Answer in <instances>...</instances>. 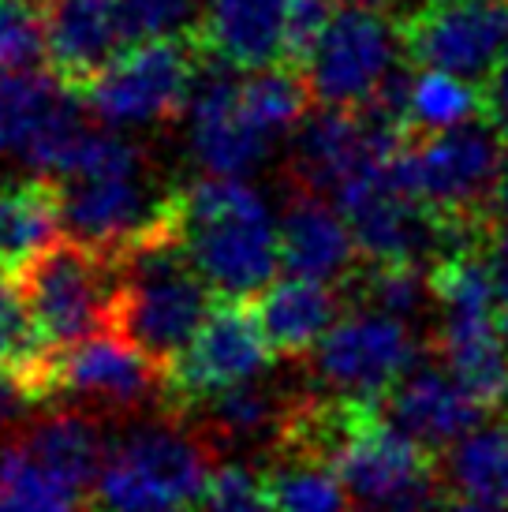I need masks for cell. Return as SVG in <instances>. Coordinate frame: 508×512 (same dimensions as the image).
Instances as JSON below:
<instances>
[{
	"label": "cell",
	"mask_w": 508,
	"mask_h": 512,
	"mask_svg": "<svg viewBox=\"0 0 508 512\" xmlns=\"http://www.w3.org/2000/svg\"><path fill=\"white\" fill-rule=\"evenodd\" d=\"M165 370L154 367L120 333H101L53 359V397H75L101 408H139L165 397Z\"/></svg>",
	"instance_id": "obj_14"
},
{
	"label": "cell",
	"mask_w": 508,
	"mask_h": 512,
	"mask_svg": "<svg viewBox=\"0 0 508 512\" xmlns=\"http://www.w3.org/2000/svg\"><path fill=\"white\" fill-rule=\"evenodd\" d=\"M8 281L45 352H68L101 337L116 322V262L68 236Z\"/></svg>",
	"instance_id": "obj_4"
},
{
	"label": "cell",
	"mask_w": 508,
	"mask_h": 512,
	"mask_svg": "<svg viewBox=\"0 0 508 512\" xmlns=\"http://www.w3.org/2000/svg\"><path fill=\"white\" fill-rule=\"evenodd\" d=\"M449 512H505V509H494V505H475V501H452Z\"/></svg>",
	"instance_id": "obj_39"
},
{
	"label": "cell",
	"mask_w": 508,
	"mask_h": 512,
	"mask_svg": "<svg viewBox=\"0 0 508 512\" xmlns=\"http://www.w3.org/2000/svg\"><path fill=\"white\" fill-rule=\"evenodd\" d=\"M381 412L385 423H393L400 434L438 453L452 441H464L471 430H479L486 408L445 367H415L381 400Z\"/></svg>",
	"instance_id": "obj_16"
},
{
	"label": "cell",
	"mask_w": 508,
	"mask_h": 512,
	"mask_svg": "<svg viewBox=\"0 0 508 512\" xmlns=\"http://www.w3.org/2000/svg\"><path fill=\"white\" fill-rule=\"evenodd\" d=\"M83 498V490L45 468L23 438L0 441V512H83Z\"/></svg>",
	"instance_id": "obj_25"
},
{
	"label": "cell",
	"mask_w": 508,
	"mask_h": 512,
	"mask_svg": "<svg viewBox=\"0 0 508 512\" xmlns=\"http://www.w3.org/2000/svg\"><path fill=\"white\" fill-rule=\"evenodd\" d=\"M187 150L213 180H243L269 154V139L243 113L236 72L210 57L187 105Z\"/></svg>",
	"instance_id": "obj_13"
},
{
	"label": "cell",
	"mask_w": 508,
	"mask_h": 512,
	"mask_svg": "<svg viewBox=\"0 0 508 512\" xmlns=\"http://www.w3.org/2000/svg\"><path fill=\"white\" fill-rule=\"evenodd\" d=\"M497 326H501V337L508 341V299H501V311H497Z\"/></svg>",
	"instance_id": "obj_41"
},
{
	"label": "cell",
	"mask_w": 508,
	"mask_h": 512,
	"mask_svg": "<svg viewBox=\"0 0 508 512\" xmlns=\"http://www.w3.org/2000/svg\"><path fill=\"white\" fill-rule=\"evenodd\" d=\"M288 408H292V400H284L281 389L247 382L195 404L191 412L180 415V423L202 427L206 441H213V445H236V441L262 438L277 445V434H281L284 419H288Z\"/></svg>",
	"instance_id": "obj_22"
},
{
	"label": "cell",
	"mask_w": 508,
	"mask_h": 512,
	"mask_svg": "<svg viewBox=\"0 0 508 512\" xmlns=\"http://www.w3.org/2000/svg\"><path fill=\"white\" fill-rule=\"evenodd\" d=\"M83 105V94L53 72H0V161L57 180L90 135Z\"/></svg>",
	"instance_id": "obj_8"
},
{
	"label": "cell",
	"mask_w": 508,
	"mask_h": 512,
	"mask_svg": "<svg viewBox=\"0 0 508 512\" xmlns=\"http://www.w3.org/2000/svg\"><path fill=\"white\" fill-rule=\"evenodd\" d=\"M400 34L415 68L482 86L508 57V0H426L400 15Z\"/></svg>",
	"instance_id": "obj_10"
},
{
	"label": "cell",
	"mask_w": 508,
	"mask_h": 512,
	"mask_svg": "<svg viewBox=\"0 0 508 512\" xmlns=\"http://www.w3.org/2000/svg\"><path fill=\"white\" fill-rule=\"evenodd\" d=\"M340 288L352 292L355 311H378L400 322L423 314L426 303L434 299L430 270H419V266H367V270H355Z\"/></svg>",
	"instance_id": "obj_28"
},
{
	"label": "cell",
	"mask_w": 508,
	"mask_h": 512,
	"mask_svg": "<svg viewBox=\"0 0 508 512\" xmlns=\"http://www.w3.org/2000/svg\"><path fill=\"white\" fill-rule=\"evenodd\" d=\"M15 400H19V389H15V382L8 378V370L0 367V419L12 412Z\"/></svg>",
	"instance_id": "obj_37"
},
{
	"label": "cell",
	"mask_w": 508,
	"mask_h": 512,
	"mask_svg": "<svg viewBox=\"0 0 508 512\" xmlns=\"http://www.w3.org/2000/svg\"><path fill=\"white\" fill-rule=\"evenodd\" d=\"M206 53L191 38L139 42L83 90L86 109L98 116L105 131L150 128L165 124L191 105Z\"/></svg>",
	"instance_id": "obj_6"
},
{
	"label": "cell",
	"mask_w": 508,
	"mask_h": 512,
	"mask_svg": "<svg viewBox=\"0 0 508 512\" xmlns=\"http://www.w3.org/2000/svg\"><path fill=\"white\" fill-rule=\"evenodd\" d=\"M482 251V262H486V270L494 277L497 285V296L508 299V228H494V232H486L479 243Z\"/></svg>",
	"instance_id": "obj_35"
},
{
	"label": "cell",
	"mask_w": 508,
	"mask_h": 512,
	"mask_svg": "<svg viewBox=\"0 0 508 512\" xmlns=\"http://www.w3.org/2000/svg\"><path fill=\"white\" fill-rule=\"evenodd\" d=\"M505 154V139L486 120H475L464 128L415 139L393 161V172L396 184L404 187L411 199H419L445 217L471 221L482 228L479 214Z\"/></svg>",
	"instance_id": "obj_7"
},
{
	"label": "cell",
	"mask_w": 508,
	"mask_h": 512,
	"mask_svg": "<svg viewBox=\"0 0 508 512\" xmlns=\"http://www.w3.org/2000/svg\"><path fill=\"white\" fill-rule=\"evenodd\" d=\"M64 236L101 255H124L169 214L172 195L157 199L146 161L120 131L90 128L71 165L57 176Z\"/></svg>",
	"instance_id": "obj_3"
},
{
	"label": "cell",
	"mask_w": 508,
	"mask_h": 512,
	"mask_svg": "<svg viewBox=\"0 0 508 512\" xmlns=\"http://www.w3.org/2000/svg\"><path fill=\"white\" fill-rule=\"evenodd\" d=\"M90 512H191V509H184V505H120V509H94Z\"/></svg>",
	"instance_id": "obj_38"
},
{
	"label": "cell",
	"mask_w": 508,
	"mask_h": 512,
	"mask_svg": "<svg viewBox=\"0 0 508 512\" xmlns=\"http://www.w3.org/2000/svg\"><path fill=\"white\" fill-rule=\"evenodd\" d=\"M482 120L508 143V57L482 83Z\"/></svg>",
	"instance_id": "obj_34"
},
{
	"label": "cell",
	"mask_w": 508,
	"mask_h": 512,
	"mask_svg": "<svg viewBox=\"0 0 508 512\" xmlns=\"http://www.w3.org/2000/svg\"><path fill=\"white\" fill-rule=\"evenodd\" d=\"M198 512H277L269 494L266 475H258L247 464H221L213 471L206 494L198 501Z\"/></svg>",
	"instance_id": "obj_32"
},
{
	"label": "cell",
	"mask_w": 508,
	"mask_h": 512,
	"mask_svg": "<svg viewBox=\"0 0 508 512\" xmlns=\"http://www.w3.org/2000/svg\"><path fill=\"white\" fill-rule=\"evenodd\" d=\"M266 483L277 512H352L337 468L318 460H277Z\"/></svg>",
	"instance_id": "obj_29"
},
{
	"label": "cell",
	"mask_w": 508,
	"mask_h": 512,
	"mask_svg": "<svg viewBox=\"0 0 508 512\" xmlns=\"http://www.w3.org/2000/svg\"><path fill=\"white\" fill-rule=\"evenodd\" d=\"M49 72L83 94L120 53L127 30L116 0H38Z\"/></svg>",
	"instance_id": "obj_15"
},
{
	"label": "cell",
	"mask_w": 508,
	"mask_h": 512,
	"mask_svg": "<svg viewBox=\"0 0 508 512\" xmlns=\"http://www.w3.org/2000/svg\"><path fill=\"white\" fill-rule=\"evenodd\" d=\"M258 322L277 356H311L337 326L340 296L329 285L284 277L258 296Z\"/></svg>",
	"instance_id": "obj_21"
},
{
	"label": "cell",
	"mask_w": 508,
	"mask_h": 512,
	"mask_svg": "<svg viewBox=\"0 0 508 512\" xmlns=\"http://www.w3.org/2000/svg\"><path fill=\"white\" fill-rule=\"evenodd\" d=\"M385 4H396V0H344V8H370V12H381Z\"/></svg>",
	"instance_id": "obj_40"
},
{
	"label": "cell",
	"mask_w": 508,
	"mask_h": 512,
	"mask_svg": "<svg viewBox=\"0 0 508 512\" xmlns=\"http://www.w3.org/2000/svg\"><path fill=\"white\" fill-rule=\"evenodd\" d=\"M415 367L419 344L408 322L378 311H348L311 352L314 382L329 389V397L374 408H381V400Z\"/></svg>",
	"instance_id": "obj_9"
},
{
	"label": "cell",
	"mask_w": 508,
	"mask_h": 512,
	"mask_svg": "<svg viewBox=\"0 0 508 512\" xmlns=\"http://www.w3.org/2000/svg\"><path fill=\"white\" fill-rule=\"evenodd\" d=\"M501 307H449L438 314L445 370L482 408L508 400V341L497 326Z\"/></svg>",
	"instance_id": "obj_19"
},
{
	"label": "cell",
	"mask_w": 508,
	"mask_h": 512,
	"mask_svg": "<svg viewBox=\"0 0 508 512\" xmlns=\"http://www.w3.org/2000/svg\"><path fill=\"white\" fill-rule=\"evenodd\" d=\"M57 180L15 176L0 184V273L15 277L64 236Z\"/></svg>",
	"instance_id": "obj_20"
},
{
	"label": "cell",
	"mask_w": 508,
	"mask_h": 512,
	"mask_svg": "<svg viewBox=\"0 0 508 512\" xmlns=\"http://www.w3.org/2000/svg\"><path fill=\"white\" fill-rule=\"evenodd\" d=\"M240 101L254 128L273 143L284 131H299V124L307 120L311 86H307V75L296 68H266L243 79Z\"/></svg>",
	"instance_id": "obj_27"
},
{
	"label": "cell",
	"mask_w": 508,
	"mask_h": 512,
	"mask_svg": "<svg viewBox=\"0 0 508 512\" xmlns=\"http://www.w3.org/2000/svg\"><path fill=\"white\" fill-rule=\"evenodd\" d=\"M187 258L213 296H262L281 270V221L247 180H198L176 195Z\"/></svg>",
	"instance_id": "obj_2"
},
{
	"label": "cell",
	"mask_w": 508,
	"mask_h": 512,
	"mask_svg": "<svg viewBox=\"0 0 508 512\" xmlns=\"http://www.w3.org/2000/svg\"><path fill=\"white\" fill-rule=\"evenodd\" d=\"M124 19L127 42H165L191 38L198 30L195 0H116Z\"/></svg>",
	"instance_id": "obj_30"
},
{
	"label": "cell",
	"mask_w": 508,
	"mask_h": 512,
	"mask_svg": "<svg viewBox=\"0 0 508 512\" xmlns=\"http://www.w3.org/2000/svg\"><path fill=\"white\" fill-rule=\"evenodd\" d=\"M269 359H273V344L258 322V311L243 299H221L206 318V326L198 329L191 348L169 370L165 397L184 415L217 393L258 382Z\"/></svg>",
	"instance_id": "obj_12"
},
{
	"label": "cell",
	"mask_w": 508,
	"mask_h": 512,
	"mask_svg": "<svg viewBox=\"0 0 508 512\" xmlns=\"http://www.w3.org/2000/svg\"><path fill=\"white\" fill-rule=\"evenodd\" d=\"M113 262L120 273L113 333L135 344L169 378V370L180 363L213 311L210 285L198 277L187 258L176 221V195L169 214Z\"/></svg>",
	"instance_id": "obj_1"
},
{
	"label": "cell",
	"mask_w": 508,
	"mask_h": 512,
	"mask_svg": "<svg viewBox=\"0 0 508 512\" xmlns=\"http://www.w3.org/2000/svg\"><path fill=\"white\" fill-rule=\"evenodd\" d=\"M404 34L400 19L370 8H340L325 38L314 49L311 64L303 68L311 98L325 109L359 113L378 98L389 75L400 68Z\"/></svg>",
	"instance_id": "obj_11"
},
{
	"label": "cell",
	"mask_w": 508,
	"mask_h": 512,
	"mask_svg": "<svg viewBox=\"0 0 508 512\" xmlns=\"http://www.w3.org/2000/svg\"><path fill=\"white\" fill-rule=\"evenodd\" d=\"M479 221H482L486 232H494V228H508V154H505V161H501V172H497L490 195H486V206H482Z\"/></svg>",
	"instance_id": "obj_36"
},
{
	"label": "cell",
	"mask_w": 508,
	"mask_h": 512,
	"mask_svg": "<svg viewBox=\"0 0 508 512\" xmlns=\"http://www.w3.org/2000/svg\"><path fill=\"white\" fill-rule=\"evenodd\" d=\"M456 501L508 509V415L456 441L445 464Z\"/></svg>",
	"instance_id": "obj_24"
},
{
	"label": "cell",
	"mask_w": 508,
	"mask_h": 512,
	"mask_svg": "<svg viewBox=\"0 0 508 512\" xmlns=\"http://www.w3.org/2000/svg\"><path fill=\"white\" fill-rule=\"evenodd\" d=\"M42 53V4L38 0H0V72H23Z\"/></svg>",
	"instance_id": "obj_31"
},
{
	"label": "cell",
	"mask_w": 508,
	"mask_h": 512,
	"mask_svg": "<svg viewBox=\"0 0 508 512\" xmlns=\"http://www.w3.org/2000/svg\"><path fill=\"white\" fill-rule=\"evenodd\" d=\"M355 236L337 206L299 191L281 217V266L314 285H344L355 273Z\"/></svg>",
	"instance_id": "obj_18"
},
{
	"label": "cell",
	"mask_w": 508,
	"mask_h": 512,
	"mask_svg": "<svg viewBox=\"0 0 508 512\" xmlns=\"http://www.w3.org/2000/svg\"><path fill=\"white\" fill-rule=\"evenodd\" d=\"M333 0H288V19H284V68L303 72L311 64L314 49L325 38L329 23L337 19Z\"/></svg>",
	"instance_id": "obj_33"
},
{
	"label": "cell",
	"mask_w": 508,
	"mask_h": 512,
	"mask_svg": "<svg viewBox=\"0 0 508 512\" xmlns=\"http://www.w3.org/2000/svg\"><path fill=\"white\" fill-rule=\"evenodd\" d=\"M210 441L184 423H142L113 441L94 486L98 509L120 505H191L213 479Z\"/></svg>",
	"instance_id": "obj_5"
},
{
	"label": "cell",
	"mask_w": 508,
	"mask_h": 512,
	"mask_svg": "<svg viewBox=\"0 0 508 512\" xmlns=\"http://www.w3.org/2000/svg\"><path fill=\"white\" fill-rule=\"evenodd\" d=\"M288 0H210L195 30L202 53L232 72L284 68Z\"/></svg>",
	"instance_id": "obj_17"
},
{
	"label": "cell",
	"mask_w": 508,
	"mask_h": 512,
	"mask_svg": "<svg viewBox=\"0 0 508 512\" xmlns=\"http://www.w3.org/2000/svg\"><path fill=\"white\" fill-rule=\"evenodd\" d=\"M482 120V86L441 72H419L408 94V135L426 139Z\"/></svg>",
	"instance_id": "obj_26"
},
{
	"label": "cell",
	"mask_w": 508,
	"mask_h": 512,
	"mask_svg": "<svg viewBox=\"0 0 508 512\" xmlns=\"http://www.w3.org/2000/svg\"><path fill=\"white\" fill-rule=\"evenodd\" d=\"M19 438L27 441V449L42 460L49 471H57L64 483L75 490H90L98 486L101 468H105V441L94 419H86L79 412H53L34 419Z\"/></svg>",
	"instance_id": "obj_23"
}]
</instances>
